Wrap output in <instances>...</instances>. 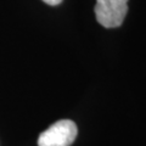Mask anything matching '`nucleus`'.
<instances>
[{"mask_svg": "<svg viewBox=\"0 0 146 146\" xmlns=\"http://www.w3.org/2000/svg\"><path fill=\"white\" fill-rule=\"evenodd\" d=\"M77 134L78 129L74 122L61 119L39 135L38 146H71L76 140Z\"/></svg>", "mask_w": 146, "mask_h": 146, "instance_id": "f257e3e1", "label": "nucleus"}, {"mask_svg": "<svg viewBox=\"0 0 146 146\" xmlns=\"http://www.w3.org/2000/svg\"><path fill=\"white\" fill-rule=\"evenodd\" d=\"M95 16L105 28L122 26L128 12V0H96Z\"/></svg>", "mask_w": 146, "mask_h": 146, "instance_id": "f03ea898", "label": "nucleus"}, {"mask_svg": "<svg viewBox=\"0 0 146 146\" xmlns=\"http://www.w3.org/2000/svg\"><path fill=\"white\" fill-rule=\"evenodd\" d=\"M45 4H48V5H51V6H56L58 4L62 3V0H43Z\"/></svg>", "mask_w": 146, "mask_h": 146, "instance_id": "7ed1b4c3", "label": "nucleus"}]
</instances>
